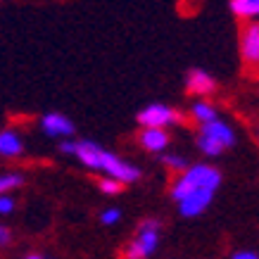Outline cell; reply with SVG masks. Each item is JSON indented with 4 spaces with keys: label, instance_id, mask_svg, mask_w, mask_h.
<instances>
[{
    "label": "cell",
    "instance_id": "obj_1",
    "mask_svg": "<svg viewBox=\"0 0 259 259\" xmlns=\"http://www.w3.org/2000/svg\"><path fill=\"white\" fill-rule=\"evenodd\" d=\"M221 183V171L214 166L207 164H195L188 166L186 171L179 176V181L174 183L171 188V197L176 202H181L183 197H188L193 190H217Z\"/></svg>",
    "mask_w": 259,
    "mask_h": 259
},
{
    "label": "cell",
    "instance_id": "obj_2",
    "mask_svg": "<svg viewBox=\"0 0 259 259\" xmlns=\"http://www.w3.org/2000/svg\"><path fill=\"white\" fill-rule=\"evenodd\" d=\"M157 240H159V224L155 219L143 221L138 228V236L128 247H126L124 257L126 259H145L152 252L157 250Z\"/></svg>",
    "mask_w": 259,
    "mask_h": 259
},
{
    "label": "cell",
    "instance_id": "obj_3",
    "mask_svg": "<svg viewBox=\"0 0 259 259\" xmlns=\"http://www.w3.org/2000/svg\"><path fill=\"white\" fill-rule=\"evenodd\" d=\"M100 171L107 174V179L119 181L121 186H124V183H136V181L141 179V169H136L134 164H128L126 159L112 155V152H107V150H105V155H102Z\"/></svg>",
    "mask_w": 259,
    "mask_h": 259
},
{
    "label": "cell",
    "instance_id": "obj_4",
    "mask_svg": "<svg viewBox=\"0 0 259 259\" xmlns=\"http://www.w3.org/2000/svg\"><path fill=\"white\" fill-rule=\"evenodd\" d=\"M171 121H181V114H176L166 105H148L138 114V124L145 126V128H162V126L171 124Z\"/></svg>",
    "mask_w": 259,
    "mask_h": 259
},
{
    "label": "cell",
    "instance_id": "obj_5",
    "mask_svg": "<svg viewBox=\"0 0 259 259\" xmlns=\"http://www.w3.org/2000/svg\"><path fill=\"white\" fill-rule=\"evenodd\" d=\"M40 126H43V131H46L48 136H53V138H67V136H71L74 128H76V126L71 124V119L60 114V112L46 114V117L40 119Z\"/></svg>",
    "mask_w": 259,
    "mask_h": 259
},
{
    "label": "cell",
    "instance_id": "obj_6",
    "mask_svg": "<svg viewBox=\"0 0 259 259\" xmlns=\"http://www.w3.org/2000/svg\"><path fill=\"white\" fill-rule=\"evenodd\" d=\"M214 193L212 190H193L188 197H183L179 202V209L183 217H197V214H202L209 202H212Z\"/></svg>",
    "mask_w": 259,
    "mask_h": 259
},
{
    "label": "cell",
    "instance_id": "obj_7",
    "mask_svg": "<svg viewBox=\"0 0 259 259\" xmlns=\"http://www.w3.org/2000/svg\"><path fill=\"white\" fill-rule=\"evenodd\" d=\"M243 60L250 64H259V22H252L245 26L243 38H240Z\"/></svg>",
    "mask_w": 259,
    "mask_h": 259
},
{
    "label": "cell",
    "instance_id": "obj_8",
    "mask_svg": "<svg viewBox=\"0 0 259 259\" xmlns=\"http://www.w3.org/2000/svg\"><path fill=\"white\" fill-rule=\"evenodd\" d=\"M200 134L207 136V138H212V141H217L224 150L231 148V145L236 143V134H233V128H231L228 124H224V121H219V119H214V121H209V124H204Z\"/></svg>",
    "mask_w": 259,
    "mask_h": 259
},
{
    "label": "cell",
    "instance_id": "obj_9",
    "mask_svg": "<svg viewBox=\"0 0 259 259\" xmlns=\"http://www.w3.org/2000/svg\"><path fill=\"white\" fill-rule=\"evenodd\" d=\"M186 86H188L190 93L195 95H207L214 91V79L202 69H193L188 74V79H186Z\"/></svg>",
    "mask_w": 259,
    "mask_h": 259
},
{
    "label": "cell",
    "instance_id": "obj_10",
    "mask_svg": "<svg viewBox=\"0 0 259 259\" xmlns=\"http://www.w3.org/2000/svg\"><path fill=\"white\" fill-rule=\"evenodd\" d=\"M141 145L150 152H162L169 145V136H166L164 128H143Z\"/></svg>",
    "mask_w": 259,
    "mask_h": 259
},
{
    "label": "cell",
    "instance_id": "obj_11",
    "mask_svg": "<svg viewBox=\"0 0 259 259\" xmlns=\"http://www.w3.org/2000/svg\"><path fill=\"white\" fill-rule=\"evenodd\" d=\"M24 152V143L15 131H0V157H19Z\"/></svg>",
    "mask_w": 259,
    "mask_h": 259
},
{
    "label": "cell",
    "instance_id": "obj_12",
    "mask_svg": "<svg viewBox=\"0 0 259 259\" xmlns=\"http://www.w3.org/2000/svg\"><path fill=\"white\" fill-rule=\"evenodd\" d=\"M231 10L236 17H243V19L259 17V0H231Z\"/></svg>",
    "mask_w": 259,
    "mask_h": 259
},
{
    "label": "cell",
    "instance_id": "obj_13",
    "mask_svg": "<svg viewBox=\"0 0 259 259\" xmlns=\"http://www.w3.org/2000/svg\"><path fill=\"white\" fill-rule=\"evenodd\" d=\"M193 117H195L197 121H202V124H209V121L217 119V112H214L212 105H207V102H197V105H193Z\"/></svg>",
    "mask_w": 259,
    "mask_h": 259
},
{
    "label": "cell",
    "instance_id": "obj_14",
    "mask_svg": "<svg viewBox=\"0 0 259 259\" xmlns=\"http://www.w3.org/2000/svg\"><path fill=\"white\" fill-rule=\"evenodd\" d=\"M24 183L22 174H0V195H8L12 188H19Z\"/></svg>",
    "mask_w": 259,
    "mask_h": 259
},
{
    "label": "cell",
    "instance_id": "obj_15",
    "mask_svg": "<svg viewBox=\"0 0 259 259\" xmlns=\"http://www.w3.org/2000/svg\"><path fill=\"white\" fill-rule=\"evenodd\" d=\"M197 145H200V150H202L204 155H209V157H219L221 152H224V148H221L217 141H212V138H207V136L200 134V138H197Z\"/></svg>",
    "mask_w": 259,
    "mask_h": 259
},
{
    "label": "cell",
    "instance_id": "obj_16",
    "mask_svg": "<svg viewBox=\"0 0 259 259\" xmlns=\"http://www.w3.org/2000/svg\"><path fill=\"white\" fill-rule=\"evenodd\" d=\"M162 164L169 166V169H176V171H186L188 169V162H186V157H181V155H164Z\"/></svg>",
    "mask_w": 259,
    "mask_h": 259
},
{
    "label": "cell",
    "instance_id": "obj_17",
    "mask_svg": "<svg viewBox=\"0 0 259 259\" xmlns=\"http://www.w3.org/2000/svg\"><path fill=\"white\" fill-rule=\"evenodd\" d=\"M121 188H124V186L114 179H102L100 181V190L105 195H117V193H121Z\"/></svg>",
    "mask_w": 259,
    "mask_h": 259
},
{
    "label": "cell",
    "instance_id": "obj_18",
    "mask_svg": "<svg viewBox=\"0 0 259 259\" xmlns=\"http://www.w3.org/2000/svg\"><path fill=\"white\" fill-rule=\"evenodd\" d=\"M121 219V212L119 209H105L102 212V224H117Z\"/></svg>",
    "mask_w": 259,
    "mask_h": 259
},
{
    "label": "cell",
    "instance_id": "obj_19",
    "mask_svg": "<svg viewBox=\"0 0 259 259\" xmlns=\"http://www.w3.org/2000/svg\"><path fill=\"white\" fill-rule=\"evenodd\" d=\"M15 209V200L10 195H0V214H10Z\"/></svg>",
    "mask_w": 259,
    "mask_h": 259
},
{
    "label": "cell",
    "instance_id": "obj_20",
    "mask_svg": "<svg viewBox=\"0 0 259 259\" xmlns=\"http://www.w3.org/2000/svg\"><path fill=\"white\" fill-rule=\"evenodd\" d=\"M233 259H259V254L257 252H236Z\"/></svg>",
    "mask_w": 259,
    "mask_h": 259
},
{
    "label": "cell",
    "instance_id": "obj_21",
    "mask_svg": "<svg viewBox=\"0 0 259 259\" xmlns=\"http://www.w3.org/2000/svg\"><path fill=\"white\" fill-rule=\"evenodd\" d=\"M26 259H48V257H40V254H29Z\"/></svg>",
    "mask_w": 259,
    "mask_h": 259
}]
</instances>
